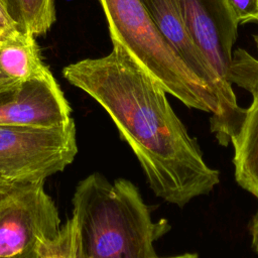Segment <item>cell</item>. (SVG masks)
<instances>
[{
  "mask_svg": "<svg viewBox=\"0 0 258 258\" xmlns=\"http://www.w3.org/2000/svg\"><path fill=\"white\" fill-rule=\"evenodd\" d=\"M157 258H160V257H157ZM166 258H199V256L196 253H184L181 255H176V256H171Z\"/></svg>",
  "mask_w": 258,
  "mask_h": 258,
  "instance_id": "cell-16",
  "label": "cell"
},
{
  "mask_svg": "<svg viewBox=\"0 0 258 258\" xmlns=\"http://www.w3.org/2000/svg\"><path fill=\"white\" fill-rule=\"evenodd\" d=\"M249 232L251 236L252 249L258 254V208L249 224Z\"/></svg>",
  "mask_w": 258,
  "mask_h": 258,
  "instance_id": "cell-14",
  "label": "cell"
},
{
  "mask_svg": "<svg viewBox=\"0 0 258 258\" xmlns=\"http://www.w3.org/2000/svg\"><path fill=\"white\" fill-rule=\"evenodd\" d=\"M112 43L127 52L160 85L188 108L211 114L210 128L227 146L238 127L228 116L219 95L183 61L140 0H99Z\"/></svg>",
  "mask_w": 258,
  "mask_h": 258,
  "instance_id": "cell-3",
  "label": "cell"
},
{
  "mask_svg": "<svg viewBox=\"0 0 258 258\" xmlns=\"http://www.w3.org/2000/svg\"><path fill=\"white\" fill-rule=\"evenodd\" d=\"M82 258H157L154 242L170 229L153 221L137 186L100 173L81 180L73 198Z\"/></svg>",
  "mask_w": 258,
  "mask_h": 258,
  "instance_id": "cell-2",
  "label": "cell"
},
{
  "mask_svg": "<svg viewBox=\"0 0 258 258\" xmlns=\"http://www.w3.org/2000/svg\"><path fill=\"white\" fill-rule=\"evenodd\" d=\"M238 24L258 22V0H225Z\"/></svg>",
  "mask_w": 258,
  "mask_h": 258,
  "instance_id": "cell-12",
  "label": "cell"
},
{
  "mask_svg": "<svg viewBox=\"0 0 258 258\" xmlns=\"http://www.w3.org/2000/svg\"><path fill=\"white\" fill-rule=\"evenodd\" d=\"M48 69L42 60L35 37L18 32L0 40V81L16 85Z\"/></svg>",
  "mask_w": 258,
  "mask_h": 258,
  "instance_id": "cell-9",
  "label": "cell"
},
{
  "mask_svg": "<svg viewBox=\"0 0 258 258\" xmlns=\"http://www.w3.org/2000/svg\"><path fill=\"white\" fill-rule=\"evenodd\" d=\"M243 122L231 139L237 183L258 200V90L252 95Z\"/></svg>",
  "mask_w": 258,
  "mask_h": 258,
  "instance_id": "cell-8",
  "label": "cell"
},
{
  "mask_svg": "<svg viewBox=\"0 0 258 258\" xmlns=\"http://www.w3.org/2000/svg\"><path fill=\"white\" fill-rule=\"evenodd\" d=\"M59 222L43 181L0 192V258H38L58 232Z\"/></svg>",
  "mask_w": 258,
  "mask_h": 258,
  "instance_id": "cell-5",
  "label": "cell"
},
{
  "mask_svg": "<svg viewBox=\"0 0 258 258\" xmlns=\"http://www.w3.org/2000/svg\"><path fill=\"white\" fill-rule=\"evenodd\" d=\"M140 1L186 66L219 95L228 116L239 129L246 109L238 105L232 86L221 79L192 40L182 16L180 0Z\"/></svg>",
  "mask_w": 258,
  "mask_h": 258,
  "instance_id": "cell-7",
  "label": "cell"
},
{
  "mask_svg": "<svg viewBox=\"0 0 258 258\" xmlns=\"http://www.w3.org/2000/svg\"><path fill=\"white\" fill-rule=\"evenodd\" d=\"M20 84V83H19ZM16 85H18V84H16ZM16 85H11V84H7V83H4V82H1L0 81V95L1 94H3L4 92H6V91H8V90H10V89H12L13 87H15Z\"/></svg>",
  "mask_w": 258,
  "mask_h": 258,
  "instance_id": "cell-15",
  "label": "cell"
},
{
  "mask_svg": "<svg viewBox=\"0 0 258 258\" xmlns=\"http://www.w3.org/2000/svg\"><path fill=\"white\" fill-rule=\"evenodd\" d=\"M78 151L74 120L61 126L0 125V179L32 183L61 171Z\"/></svg>",
  "mask_w": 258,
  "mask_h": 258,
  "instance_id": "cell-4",
  "label": "cell"
},
{
  "mask_svg": "<svg viewBox=\"0 0 258 258\" xmlns=\"http://www.w3.org/2000/svg\"><path fill=\"white\" fill-rule=\"evenodd\" d=\"M38 258H82L76 219L72 216L40 250Z\"/></svg>",
  "mask_w": 258,
  "mask_h": 258,
  "instance_id": "cell-11",
  "label": "cell"
},
{
  "mask_svg": "<svg viewBox=\"0 0 258 258\" xmlns=\"http://www.w3.org/2000/svg\"><path fill=\"white\" fill-rule=\"evenodd\" d=\"M254 41L256 43V47H257V52H258V33L254 35Z\"/></svg>",
  "mask_w": 258,
  "mask_h": 258,
  "instance_id": "cell-17",
  "label": "cell"
},
{
  "mask_svg": "<svg viewBox=\"0 0 258 258\" xmlns=\"http://www.w3.org/2000/svg\"><path fill=\"white\" fill-rule=\"evenodd\" d=\"M105 56L62 70L66 80L97 101L138 159L154 195L179 208L220 182L163 87L119 43Z\"/></svg>",
  "mask_w": 258,
  "mask_h": 258,
  "instance_id": "cell-1",
  "label": "cell"
},
{
  "mask_svg": "<svg viewBox=\"0 0 258 258\" xmlns=\"http://www.w3.org/2000/svg\"><path fill=\"white\" fill-rule=\"evenodd\" d=\"M20 32L44 35L55 22L53 0H2Z\"/></svg>",
  "mask_w": 258,
  "mask_h": 258,
  "instance_id": "cell-10",
  "label": "cell"
},
{
  "mask_svg": "<svg viewBox=\"0 0 258 258\" xmlns=\"http://www.w3.org/2000/svg\"><path fill=\"white\" fill-rule=\"evenodd\" d=\"M20 32L16 23L7 12L2 0H0V40L6 39Z\"/></svg>",
  "mask_w": 258,
  "mask_h": 258,
  "instance_id": "cell-13",
  "label": "cell"
},
{
  "mask_svg": "<svg viewBox=\"0 0 258 258\" xmlns=\"http://www.w3.org/2000/svg\"><path fill=\"white\" fill-rule=\"evenodd\" d=\"M71 112L49 69L0 95V125L61 126L73 120Z\"/></svg>",
  "mask_w": 258,
  "mask_h": 258,
  "instance_id": "cell-6",
  "label": "cell"
}]
</instances>
